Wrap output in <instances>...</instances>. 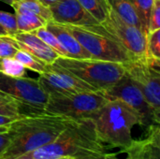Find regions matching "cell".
I'll list each match as a JSON object with an SVG mask.
<instances>
[{"label": "cell", "instance_id": "6da1fadb", "mask_svg": "<svg viewBox=\"0 0 160 159\" xmlns=\"http://www.w3.org/2000/svg\"><path fill=\"white\" fill-rule=\"evenodd\" d=\"M71 121L68 117L44 111L22 113L8 126L10 142L0 159L29 154L51 143Z\"/></svg>", "mask_w": 160, "mask_h": 159}, {"label": "cell", "instance_id": "7a4b0ae2", "mask_svg": "<svg viewBox=\"0 0 160 159\" xmlns=\"http://www.w3.org/2000/svg\"><path fill=\"white\" fill-rule=\"evenodd\" d=\"M105 153V145L98 137L93 120L84 118L72 120L53 142L25 155L33 159H90Z\"/></svg>", "mask_w": 160, "mask_h": 159}, {"label": "cell", "instance_id": "3957f363", "mask_svg": "<svg viewBox=\"0 0 160 159\" xmlns=\"http://www.w3.org/2000/svg\"><path fill=\"white\" fill-rule=\"evenodd\" d=\"M98 139L104 145L123 149L132 141V129L142 126L139 114L119 99L108 100L91 116Z\"/></svg>", "mask_w": 160, "mask_h": 159}, {"label": "cell", "instance_id": "277c9868", "mask_svg": "<svg viewBox=\"0 0 160 159\" xmlns=\"http://www.w3.org/2000/svg\"><path fill=\"white\" fill-rule=\"evenodd\" d=\"M53 63L68 70L97 91H102L112 86L126 73L123 63L92 58L75 59L59 56Z\"/></svg>", "mask_w": 160, "mask_h": 159}, {"label": "cell", "instance_id": "5b68a950", "mask_svg": "<svg viewBox=\"0 0 160 159\" xmlns=\"http://www.w3.org/2000/svg\"><path fill=\"white\" fill-rule=\"evenodd\" d=\"M64 25L90 54L92 59L123 64L134 59L130 52L120 43L106 34L97 30L93 25Z\"/></svg>", "mask_w": 160, "mask_h": 159}, {"label": "cell", "instance_id": "8992f818", "mask_svg": "<svg viewBox=\"0 0 160 159\" xmlns=\"http://www.w3.org/2000/svg\"><path fill=\"white\" fill-rule=\"evenodd\" d=\"M108 99L99 92H81L49 96L44 112L68 117L72 120L91 118Z\"/></svg>", "mask_w": 160, "mask_h": 159}, {"label": "cell", "instance_id": "52a82bcc", "mask_svg": "<svg viewBox=\"0 0 160 159\" xmlns=\"http://www.w3.org/2000/svg\"><path fill=\"white\" fill-rule=\"evenodd\" d=\"M126 73L138 86L146 102L160 117V58L146 56L124 64Z\"/></svg>", "mask_w": 160, "mask_h": 159}, {"label": "cell", "instance_id": "ba28073f", "mask_svg": "<svg viewBox=\"0 0 160 159\" xmlns=\"http://www.w3.org/2000/svg\"><path fill=\"white\" fill-rule=\"evenodd\" d=\"M93 27L120 43L134 59L148 56L147 35L140 28L126 22L110 5L105 20L98 24H93Z\"/></svg>", "mask_w": 160, "mask_h": 159}, {"label": "cell", "instance_id": "9c48e42d", "mask_svg": "<svg viewBox=\"0 0 160 159\" xmlns=\"http://www.w3.org/2000/svg\"><path fill=\"white\" fill-rule=\"evenodd\" d=\"M99 92L108 100L119 99L128 105L141 117L142 127L148 128L160 124V117L155 113L138 86L127 73H125V75L112 86Z\"/></svg>", "mask_w": 160, "mask_h": 159}, {"label": "cell", "instance_id": "30bf717a", "mask_svg": "<svg viewBox=\"0 0 160 159\" xmlns=\"http://www.w3.org/2000/svg\"><path fill=\"white\" fill-rule=\"evenodd\" d=\"M0 91L33 111H43L49 95L42 89L38 79L10 77L0 72Z\"/></svg>", "mask_w": 160, "mask_h": 159}, {"label": "cell", "instance_id": "8fae6325", "mask_svg": "<svg viewBox=\"0 0 160 159\" xmlns=\"http://www.w3.org/2000/svg\"><path fill=\"white\" fill-rule=\"evenodd\" d=\"M38 81L49 96L97 91L93 86L55 63L47 65L44 72L39 74Z\"/></svg>", "mask_w": 160, "mask_h": 159}, {"label": "cell", "instance_id": "7c38bea8", "mask_svg": "<svg viewBox=\"0 0 160 159\" xmlns=\"http://www.w3.org/2000/svg\"><path fill=\"white\" fill-rule=\"evenodd\" d=\"M147 129L145 138L133 140L128 146L116 153H105V159H160L159 125Z\"/></svg>", "mask_w": 160, "mask_h": 159}, {"label": "cell", "instance_id": "4fadbf2b", "mask_svg": "<svg viewBox=\"0 0 160 159\" xmlns=\"http://www.w3.org/2000/svg\"><path fill=\"white\" fill-rule=\"evenodd\" d=\"M52 21L75 26H87L99 23L77 0H59L49 7Z\"/></svg>", "mask_w": 160, "mask_h": 159}, {"label": "cell", "instance_id": "5bb4252c", "mask_svg": "<svg viewBox=\"0 0 160 159\" xmlns=\"http://www.w3.org/2000/svg\"><path fill=\"white\" fill-rule=\"evenodd\" d=\"M12 37L20 50L33 54L47 65L52 64L59 57L50 46L32 32H17Z\"/></svg>", "mask_w": 160, "mask_h": 159}, {"label": "cell", "instance_id": "9a60e30c", "mask_svg": "<svg viewBox=\"0 0 160 159\" xmlns=\"http://www.w3.org/2000/svg\"><path fill=\"white\" fill-rule=\"evenodd\" d=\"M46 28L52 33L59 40L65 51L68 52L69 58L75 59H88L91 58L90 54L83 49L80 42L74 37V36L68 30V28L61 23H57L53 21H49L46 23Z\"/></svg>", "mask_w": 160, "mask_h": 159}, {"label": "cell", "instance_id": "2e32d148", "mask_svg": "<svg viewBox=\"0 0 160 159\" xmlns=\"http://www.w3.org/2000/svg\"><path fill=\"white\" fill-rule=\"evenodd\" d=\"M11 7L15 11L18 32H32L46 25L47 22L44 19L23 7L17 0Z\"/></svg>", "mask_w": 160, "mask_h": 159}, {"label": "cell", "instance_id": "e0dca14e", "mask_svg": "<svg viewBox=\"0 0 160 159\" xmlns=\"http://www.w3.org/2000/svg\"><path fill=\"white\" fill-rule=\"evenodd\" d=\"M112 9L128 23L140 28L143 33L142 24L137 15V12L129 0H107ZM145 34V33H144Z\"/></svg>", "mask_w": 160, "mask_h": 159}, {"label": "cell", "instance_id": "ac0fdd59", "mask_svg": "<svg viewBox=\"0 0 160 159\" xmlns=\"http://www.w3.org/2000/svg\"><path fill=\"white\" fill-rule=\"evenodd\" d=\"M98 22L105 20L109 3L107 0H77Z\"/></svg>", "mask_w": 160, "mask_h": 159}, {"label": "cell", "instance_id": "d6986e66", "mask_svg": "<svg viewBox=\"0 0 160 159\" xmlns=\"http://www.w3.org/2000/svg\"><path fill=\"white\" fill-rule=\"evenodd\" d=\"M14 58L18 60L20 63H22V66L26 69H30L38 74H41L42 72H44L46 66H47V64H45L43 61L39 60L33 54L23 50H18L14 55Z\"/></svg>", "mask_w": 160, "mask_h": 159}, {"label": "cell", "instance_id": "ffe728a7", "mask_svg": "<svg viewBox=\"0 0 160 159\" xmlns=\"http://www.w3.org/2000/svg\"><path fill=\"white\" fill-rule=\"evenodd\" d=\"M33 34H35L37 37H38L40 39H42L48 46H50L59 56L61 57H68V52L65 51V49L63 48V46L61 45V43L59 42V40L56 38V37L51 33L46 26H42L39 27L34 31H32Z\"/></svg>", "mask_w": 160, "mask_h": 159}, {"label": "cell", "instance_id": "44dd1931", "mask_svg": "<svg viewBox=\"0 0 160 159\" xmlns=\"http://www.w3.org/2000/svg\"><path fill=\"white\" fill-rule=\"evenodd\" d=\"M22 104L0 91V115L18 118L22 114Z\"/></svg>", "mask_w": 160, "mask_h": 159}, {"label": "cell", "instance_id": "7402d4cb", "mask_svg": "<svg viewBox=\"0 0 160 159\" xmlns=\"http://www.w3.org/2000/svg\"><path fill=\"white\" fill-rule=\"evenodd\" d=\"M0 72L10 77H25L26 68L14 57L0 59Z\"/></svg>", "mask_w": 160, "mask_h": 159}, {"label": "cell", "instance_id": "603a6c76", "mask_svg": "<svg viewBox=\"0 0 160 159\" xmlns=\"http://www.w3.org/2000/svg\"><path fill=\"white\" fill-rule=\"evenodd\" d=\"M129 1L133 5L137 12V15L142 24L144 33L148 35L149 17H150L154 0H129Z\"/></svg>", "mask_w": 160, "mask_h": 159}, {"label": "cell", "instance_id": "cb8c5ba5", "mask_svg": "<svg viewBox=\"0 0 160 159\" xmlns=\"http://www.w3.org/2000/svg\"><path fill=\"white\" fill-rule=\"evenodd\" d=\"M23 7L44 19L46 22L52 21V13L48 7L44 6L39 0H17Z\"/></svg>", "mask_w": 160, "mask_h": 159}, {"label": "cell", "instance_id": "d4e9b609", "mask_svg": "<svg viewBox=\"0 0 160 159\" xmlns=\"http://www.w3.org/2000/svg\"><path fill=\"white\" fill-rule=\"evenodd\" d=\"M18 50L19 46L12 36L0 35V59L14 57Z\"/></svg>", "mask_w": 160, "mask_h": 159}, {"label": "cell", "instance_id": "484cf974", "mask_svg": "<svg viewBox=\"0 0 160 159\" xmlns=\"http://www.w3.org/2000/svg\"><path fill=\"white\" fill-rule=\"evenodd\" d=\"M0 26L8 36H13L15 33H17L18 27L15 14L0 10Z\"/></svg>", "mask_w": 160, "mask_h": 159}, {"label": "cell", "instance_id": "4316f807", "mask_svg": "<svg viewBox=\"0 0 160 159\" xmlns=\"http://www.w3.org/2000/svg\"><path fill=\"white\" fill-rule=\"evenodd\" d=\"M148 56L160 58V29L147 35Z\"/></svg>", "mask_w": 160, "mask_h": 159}, {"label": "cell", "instance_id": "83f0119b", "mask_svg": "<svg viewBox=\"0 0 160 159\" xmlns=\"http://www.w3.org/2000/svg\"><path fill=\"white\" fill-rule=\"evenodd\" d=\"M160 29V0H154L149 17L148 33Z\"/></svg>", "mask_w": 160, "mask_h": 159}, {"label": "cell", "instance_id": "f1b7e54d", "mask_svg": "<svg viewBox=\"0 0 160 159\" xmlns=\"http://www.w3.org/2000/svg\"><path fill=\"white\" fill-rule=\"evenodd\" d=\"M9 142H10V140H9L8 131L5 133H0V157L4 154V152L8 147Z\"/></svg>", "mask_w": 160, "mask_h": 159}, {"label": "cell", "instance_id": "f546056e", "mask_svg": "<svg viewBox=\"0 0 160 159\" xmlns=\"http://www.w3.org/2000/svg\"><path fill=\"white\" fill-rule=\"evenodd\" d=\"M17 118H14V117H8V116H5V115H0V127H8Z\"/></svg>", "mask_w": 160, "mask_h": 159}, {"label": "cell", "instance_id": "4dcf8cb0", "mask_svg": "<svg viewBox=\"0 0 160 159\" xmlns=\"http://www.w3.org/2000/svg\"><path fill=\"white\" fill-rule=\"evenodd\" d=\"M44 6H46V7H50V6H52V4H54V3H56L57 1H59V0H39Z\"/></svg>", "mask_w": 160, "mask_h": 159}, {"label": "cell", "instance_id": "1f68e13d", "mask_svg": "<svg viewBox=\"0 0 160 159\" xmlns=\"http://www.w3.org/2000/svg\"><path fill=\"white\" fill-rule=\"evenodd\" d=\"M5 159H33L31 158L29 156L27 155H22V156H19V157H11V158H5Z\"/></svg>", "mask_w": 160, "mask_h": 159}, {"label": "cell", "instance_id": "d6a6232c", "mask_svg": "<svg viewBox=\"0 0 160 159\" xmlns=\"http://www.w3.org/2000/svg\"><path fill=\"white\" fill-rule=\"evenodd\" d=\"M1 2L7 4V5H9V6H12V4L16 1V0H0Z\"/></svg>", "mask_w": 160, "mask_h": 159}, {"label": "cell", "instance_id": "836d02e7", "mask_svg": "<svg viewBox=\"0 0 160 159\" xmlns=\"http://www.w3.org/2000/svg\"><path fill=\"white\" fill-rule=\"evenodd\" d=\"M0 35H7V33L5 32V30L0 26Z\"/></svg>", "mask_w": 160, "mask_h": 159}, {"label": "cell", "instance_id": "e575fe53", "mask_svg": "<svg viewBox=\"0 0 160 159\" xmlns=\"http://www.w3.org/2000/svg\"><path fill=\"white\" fill-rule=\"evenodd\" d=\"M58 159H76V158L71 157H60V158H58Z\"/></svg>", "mask_w": 160, "mask_h": 159}, {"label": "cell", "instance_id": "d590c367", "mask_svg": "<svg viewBox=\"0 0 160 159\" xmlns=\"http://www.w3.org/2000/svg\"><path fill=\"white\" fill-rule=\"evenodd\" d=\"M104 155H105V154H104ZM104 155H103V156H101V157H95V158H90V159H105Z\"/></svg>", "mask_w": 160, "mask_h": 159}]
</instances>
